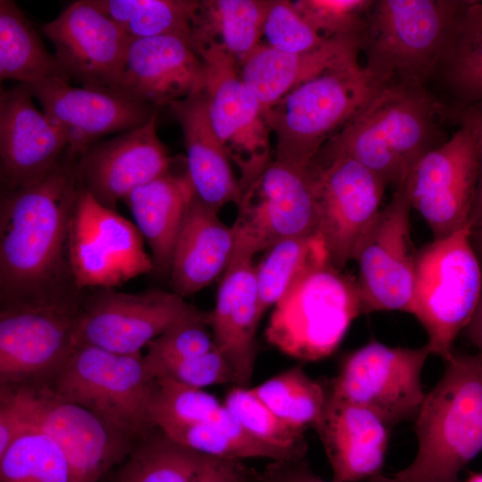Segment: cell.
I'll use <instances>...</instances> for the list:
<instances>
[{
	"label": "cell",
	"instance_id": "1",
	"mask_svg": "<svg viewBox=\"0 0 482 482\" xmlns=\"http://www.w3.org/2000/svg\"><path fill=\"white\" fill-rule=\"evenodd\" d=\"M77 162L66 151L42 179L1 192L0 303L74 284L68 243L81 189Z\"/></svg>",
	"mask_w": 482,
	"mask_h": 482
},
{
	"label": "cell",
	"instance_id": "2",
	"mask_svg": "<svg viewBox=\"0 0 482 482\" xmlns=\"http://www.w3.org/2000/svg\"><path fill=\"white\" fill-rule=\"evenodd\" d=\"M449 111L425 85L394 79L313 160L349 157L396 187L425 154L449 137Z\"/></svg>",
	"mask_w": 482,
	"mask_h": 482
},
{
	"label": "cell",
	"instance_id": "3",
	"mask_svg": "<svg viewBox=\"0 0 482 482\" xmlns=\"http://www.w3.org/2000/svg\"><path fill=\"white\" fill-rule=\"evenodd\" d=\"M415 417L418 452L406 468L369 482H459L482 452V358L454 353Z\"/></svg>",
	"mask_w": 482,
	"mask_h": 482
},
{
	"label": "cell",
	"instance_id": "4",
	"mask_svg": "<svg viewBox=\"0 0 482 482\" xmlns=\"http://www.w3.org/2000/svg\"><path fill=\"white\" fill-rule=\"evenodd\" d=\"M386 84L356 59L287 93L264 110L276 137L275 160L297 166L310 164Z\"/></svg>",
	"mask_w": 482,
	"mask_h": 482
},
{
	"label": "cell",
	"instance_id": "5",
	"mask_svg": "<svg viewBox=\"0 0 482 482\" xmlns=\"http://www.w3.org/2000/svg\"><path fill=\"white\" fill-rule=\"evenodd\" d=\"M466 0H374L362 33L364 67L385 83L434 78Z\"/></svg>",
	"mask_w": 482,
	"mask_h": 482
},
{
	"label": "cell",
	"instance_id": "6",
	"mask_svg": "<svg viewBox=\"0 0 482 482\" xmlns=\"http://www.w3.org/2000/svg\"><path fill=\"white\" fill-rule=\"evenodd\" d=\"M82 292L71 284L0 303V386L52 378L76 345Z\"/></svg>",
	"mask_w": 482,
	"mask_h": 482
},
{
	"label": "cell",
	"instance_id": "7",
	"mask_svg": "<svg viewBox=\"0 0 482 482\" xmlns=\"http://www.w3.org/2000/svg\"><path fill=\"white\" fill-rule=\"evenodd\" d=\"M152 381L141 353H116L76 344L57 372L43 385L138 441L155 428L150 414Z\"/></svg>",
	"mask_w": 482,
	"mask_h": 482
},
{
	"label": "cell",
	"instance_id": "8",
	"mask_svg": "<svg viewBox=\"0 0 482 482\" xmlns=\"http://www.w3.org/2000/svg\"><path fill=\"white\" fill-rule=\"evenodd\" d=\"M482 292V263L470 224L426 245L416 253L410 313L425 328L430 353L446 359L470 321Z\"/></svg>",
	"mask_w": 482,
	"mask_h": 482
},
{
	"label": "cell",
	"instance_id": "9",
	"mask_svg": "<svg viewBox=\"0 0 482 482\" xmlns=\"http://www.w3.org/2000/svg\"><path fill=\"white\" fill-rule=\"evenodd\" d=\"M360 314L356 278L330 263L306 276L275 304L265 335L291 357L318 361L337 348Z\"/></svg>",
	"mask_w": 482,
	"mask_h": 482
},
{
	"label": "cell",
	"instance_id": "10",
	"mask_svg": "<svg viewBox=\"0 0 482 482\" xmlns=\"http://www.w3.org/2000/svg\"><path fill=\"white\" fill-rule=\"evenodd\" d=\"M0 397L13 406L26 425L43 432L60 447L73 482H101L137 442L43 384L0 386Z\"/></svg>",
	"mask_w": 482,
	"mask_h": 482
},
{
	"label": "cell",
	"instance_id": "11",
	"mask_svg": "<svg viewBox=\"0 0 482 482\" xmlns=\"http://www.w3.org/2000/svg\"><path fill=\"white\" fill-rule=\"evenodd\" d=\"M237 206L234 256L253 258L282 240L318 233L310 164L271 161L242 191Z\"/></svg>",
	"mask_w": 482,
	"mask_h": 482
},
{
	"label": "cell",
	"instance_id": "12",
	"mask_svg": "<svg viewBox=\"0 0 482 482\" xmlns=\"http://www.w3.org/2000/svg\"><path fill=\"white\" fill-rule=\"evenodd\" d=\"M144 241L135 223L81 187L68 243L70 270L79 289L113 288L154 271Z\"/></svg>",
	"mask_w": 482,
	"mask_h": 482
},
{
	"label": "cell",
	"instance_id": "13",
	"mask_svg": "<svg viewBox=\"0 0 482 482\" xmlns=\"http://www.w3.org/2000/svg\"><path fill=\"white\" fill-rule=\"evenodd\" d=\"M202 312L173 291L124 293L96 288L82 292L76 344L116 353H137L172 326Z\"/></svg>",
	"mask_w": 482,
	"mask_h": 482
},
{
	"label": "cell",
	"instance_id": "14",
	"mask_svg": "<svg viewBox=\"0 0 482 482\" xmlns=\"http://www.w3.org/2000/svg\"><path fill=\"white\" fill-rule=\"evenodd\" d=\"M429 354L427 344L406 348L371 341L345 358L328 393L368 408L390 427L415 419L426 395L421 372Z\"/></svg>",
	"mask_w": 482,
	"mask_h": 482
},
{
	"label": "cell",
	"instance_id": "15",
	"mask_svg": "<svg viewBox=\"0 0 482 482\" xmlns=\"http://www.w3.org/2000/svg\"><path fill=\"white\" fill-rule=\"evenodd\" d=\"M318 233L332 264L342 270L355 256L376 222L387 185L356 162L337 156L312 160Z\"/></svg>",
	"mask_w": 482,
	"mask_h": 482
},
{
	"label": "cell",
	"instance_id": "16",
	"mask_svg": "<svg viewBox=\"0 0 482 482\" xmlns=\"http://www.w3.org/2000/svg\"><path fill=\"white\" fill-rule=\"evenodd\" d=\"M197 54L204 65L203 90L209 119L230 161L240 171L243 191L271 162V131L264 108L242 80L233 56L212 47Z\"/></svg>",
	"mask_w": 482,
	"mask_h": 482
},
{
	"label": "cell",
	"instance_id": "17",
	"mask_svg": "<svg viewBox=\"0 0 482 482\" xmlns=\"http://www.w3.org/2000/svg\"><path fill=\"white\" fill-rule=\"evenodd\" d=\"M458 129L425 154L403 181L411 208L430 229L433 239L470 224L478 180L479 160L470 128Z\"/></svg>",
	"mask_w": 482,
	"mask_h": 482
},
{
	"label": "cell",
	"instance_id": "18",
	"mask_svg": "<svg viewBox=\"0 0 482 482\" xmlns=\"http://www.w3.org/2000/svg\"><path fill=\"white\" fill-rule=\"evenodd\" d=\"M411 209L403 182L381 209L355 256L362 314L411 312L417 253L411 239Z\"/></svg>",
	"mask_w": 482,
	"mask_h": 482
},
{
	"label": "cell",
	"instance_id": "19",
	"mask_svg": "<svg viewBox=\"0 0 482 482\" xmlns=\"http://www.w3.org/2000/svg\"><path fill=\"white\" fill-rule=\"evenodd\" d=\"M28 86L46 115L66 135L67 153L78 159L97 138L137 128L157 112L156 107L112 89L72 87L60 78Z\"/></svg>",
	"mask_w": 482,
	"mask_h": 482
},
{
	"label": "cell",
	"instance_id": "20",
	"mask_svg": "<svg viewBox=\"0 0 482 482\" xmlns=\"http://www.w3.org/2000/svg\"><path fill=\"white\" fill-rule=\"evenodd\" d=\"M42 30L70 79L83 87H112L130 38L90 0L72 3Z\"/></svg>",
	"mask_w": 482,
	"mask_h": 482
},
{
	"label": "cell",
	"instance_id": "21",
	"mask_svg": "<svg viewBox=\"0 0 482 482\" xmlns=\"http://www.w3.org/2000/svg\"><path fill=\"white\" fill-rule=\"evenodd\" d=\"M156 116L95 143L78 159L81 187L103 205L115 210L136 188L170 171L171 158L156 134Z\"/></svg>",
	"mask_w": 482,
	"mask_h": 482
},
{
	"label": "cell",
	"instance_id": "22",
	"mask_svg": "<svg viewBox=\"0 0 482 482\" xmlns=\"http://www.w3.org/2000/svg\"><path fill=\"white\" fill-rule=\"evenodd\" d=\"M204 87V62L190 38L165 35L130 39L111 89L157 108L185 99Z\"/></svg>",
	"mask_w": 482,
	"mask_h": 482
},
{
	"label": "cell",
	"instance_id": "23",
	"mask_svg": "<svg viewBox=\"0 0 482 482\" xmlns=\"http://www.w3.org/2000/svg\"><path fill=\"white\" fill-rule=\"evenodd\" d=\"M26 84L0 95V180L2 192L46 176L68 149V138L33 102Z\"/></svg>",
	"mask_w": 482,
	"mask_h": 482
},
{
	"label": "cell",
	"instance_id": "24",
	"mask_svg": "<svg viewBox=\"0 0 482 482\" xmlns=\"http://www.w3.org/2000/svg\"><path fill=\"white\" fill-rule=\"evenodd\" d=\"M253 258L234 256L222 275L208 325L215 349L227 360L235 386H247L256 358V330L261 320Z\"/></svg>",
	"mask_w": 482,
	"mask_h": 482
},
{
	"label": "cell",
	"instance_id": "25",
	"mask_svg": "<svg viewBox=\"0 0 482 482\" xmlns=\"http://www.w3.org/2000/svg\"><path fill=\"white\" fill-rule=\"evenodd\" d=\"M389 427L363 406L328 393L318 433L336 482H356L378 474L388 445Z\"/></svg>",
	"mask_w": 482,
	"mask_h": 482
},
{
	"label": "cell",
	"instance_id": "26",
	"mask_svg": "<svg viewBox=\"0 0 482 482\" xmlns=\"http://www.w3.org/2000/svg\"><path fill=\"white\" fill-rule=\"evenodd\" d=\"M362 34L328 39L319 47L287 54L259 44L242 62L240 77L264 110L328 70L359 59Z\"/></svg>",
	"mask_w": 482,
	"mask_h": 482
},
{
	"label": "cell",
	"instance_id": "27",
	"mask_svg": "<svg viewBox=\"0 0 482 482\" xmlns=\"http://www.w3.org/2000/svg\"><path fill=\"white\" fill-rule=\"evenodd\" d=\"M236 234L218 212L193 198L177 237L170 268L172 291L185 297L209 286L229 268Z\"/></svg>",
	"mask_w": 482,
	"mask_h": 482
},
{
	"label": "cell",
	"instance_id": "28",
	"mask_svg": "<svg viewBox=\"0 0 482 482\" xmlns=\"http://www.w3.org/2000/svg\"><path fill=\"white\" fill-rule=\"evenodd\" d=\"M169 106L182 129L187 174L196 196L217 212L229 203L237 205L241 187L212 127L204 90Z\"/></svg>",
	"mask_w": 482,
	"mask_h": 482
},
{
	"label": "cell",
	"instance_id": "29",
	"mask_svg": "<svg viewBox=\"0 0 482 482\" xmlns=\"http://www.w3.org/2000/svg\"><path fill=\"white\" fill-rule=\"evenodd\" d=\"M194 187L187 172L171 171L136 188L125 199L134 223L149 246L154 271L169 274L174 245Z\"/></svg>",
	"mask_w": 482,
	"mask_h": 482
},
{
	"label": "cell",
	"instance_id": "30",
	"mask_svg": "<svg viewBox=\"0 0 482 482\" xmlns=\"http://www.w3.org/2000/svg\"><path fill=\"white\" fill-rule=\"evenodd\" d=\"M270 0H196L190 41L196 51L216 48L242 62L259 44Z\"/></svg>",
	"mask_w": 482,
	"mask_h": 482
},
{
	"label": "cell",
	"instance_id": "31",
	"mask_svg": "<svg viewBox=\"0 0 482 482\" xmlns=\"http://www.w3.org/2000/svg\"><path fill=\"white\" fill-rule=\"evenodd\" d=\"M60 78L70 81L55 55L12 0L0 1V79L34 84Z\"/></svg>",
	"mask_w": 482,
	"mask_h": 482
},
{
	"label": "cell",
	"instance_id": "32",
	"mask_svg": "<svg viewBox=\"0 0 482 482\" xmlns=\"http://www.w3.org/2000/svg\"><path fill=\"white\" fill-rule=\"evenodd\" d=\"M435 77L463 107L482 102V0H466Z\"/></svg>",
	"mask_w": 482,
	"mask_h": 482
},
{
	"label": "cell",
	"instance_id": "33",
	"mask_svg": "<svg viewBox=\"0 0 482 482\" xmlns=\"http://www.w3.org/2000/svg\"><path fill=\"white\" fill-rule=\"evenodd\" d=\"M209 457L155 427L136 443L112 482H198Z\"/></svg>",
	"mask_w": 482,
	"mask_h": 482
},
{
	"label": "cell",
	"instance_id": "34",
	"mask_svg": "<svg viewBox=\"0 0 482 482\" xmlns=\"http://www.w3.org/2000/svg\"><path fill=\"white\" fill-rule=\"evenodd\" d=\"M256 264L261 318L298 282L331 262L320 233L282 240Z\"/></svg>",
	"mask_w": 482,
	"mask_h": 482
},
{
	"label": "cell",
	"instance_id": "35",
	"mask_svg": "<svg viewBox=\"0 0 482 482\" xmlns=\"http://www.w3.org/2000/svg\"><path fill=\"white\" fill-rule=\"evenodd\" d=\"M162 432L177 443L212 457L237 461L255 458L272 461L298 459L252 436L225 405L212 422Z\"/></svg>",
	"mask_w": 482,
	"mask_h": 482
},
{
	"label": "cell",
	"instance_id": "36",
	"mask_svg": "<svg viewBox=\"0 0 482 482\" xmlns=\"http://www.w3.org/2000/svg\"><path fill=\"white\" fill-rule=\"evenodd\" d=\"M130 38L181 35L190 38L196 0H90Z\"/></svg>",
	"mask_w": 482,
	"mask_h": 482
},
{
	"label": "cell",
	"instance_id": "37",
	"mask_svg": "<svg viewBox=\"0 0 482 482\" xmlns=\"http://www.w3.org/2000/svg\"><path fill=\"white\" fill-rule=\"evenodd\" d=\"M260 399L284 422L301 431L314 428L328 398V384L295 366L253 387Z\"/></svg>",
	"mask_w": 482,
	"mask_h": 482
},
{
	"label": "cell",
	"instance_id": "38",
	"mask_svg": "<svg viewBox=\"0 0 482 482\" xmlns=\"http://www.w3.org/2000/svg\"><path fill=\"white\" fill-rule=\"evenodd\" d=\"M0 482H73L60 447L30 426L0 456Z\"/></svg>",
	"mask_w": 482,
	"mask_h": 482
},
{
	"label": "cell",
	"instance_id": "39",
	"mask_svg": "<svg viewBox=\"0 0 482 482\" xmlns=\"http://www.w3.org/2000/svg\"><path fill=\"white\" fill-rule=\"evenodd\" d=\"M223 404L257 440L295 458H304L307 450L304 431L294 428L279 419L253 388L234 386L226 395Z\"/></svg>",
	"mask_w": 482,
	"mask_h": 482
},
{
	"label": "cell",
	"instance_id": "40",
	"mask_svg": "<svg viewBox=\"0 0 482 482\" xmlns=\"http://www.w3.org/2000/svg\"><path fill=\"white\" fill-rule=\"evenodd\" d=\"M215 396L202 389L155 378L152 381L150 414L155 427L170 428L209 423L223 409Z\"/></svg>",
	"mask_w": 482,
	"mask_h": 482
},
{
	"label": "cell",
	"instance_id": "41",
	"mask_svg": "<svg viewBox=\"0 0 482 482\" xmlns=\"http://www.w3.org/2000/svg\"><path fill=\"white\" fill-rule=\"evenodd\" d=\"M213 349L208 312H203L177 323L151 341L146 345L144 364L148 373L160 364L199 356Z\"/></svg>",
	"mask_w": 482,
	"mask_h": 482
},
{
	"label": "cell",
	"instance_id": "42",
	"mask_svg": "<svg viewBox=\"0 0 482 482\" xmlns=\"http://www.w3.org/2000/svg\"><path fill=\"white\" fill-rule=\"evenodd\" d=\"M374 0H297L294 7L325 39L362 34Z\"/></svg>",
	"mask_w": 482,
	"mask_h": 482
},
{
	"label": "cell",
	"instance_id": "43",
	"mask_svg": "<svg viewBox=\"0 0 482 482\" xmlns=\"http://www.w3.org/2000/svg\"><path fill=\"white\" fill-rule=\"evenodd\" d=\"M262 35L269 46L287 54L307 52L328 40L317 34L287 0H270Z\"/></svg>",
	"mask_w": 482,
	"mask_h": 482
},
{
	"label": "cell",
	"instance_id": "44",
	"mask_svg": "<svg viewBox=\"0 0 482 482\" xmlns=\"http://www.w3.org/2000/svg\"><path fill=\"white\" fill-rule=\"evenodd\" d=\"M148 375L151 378H169L198 389L229 383L235 386L231 367L216 349L199 356L160 364L149 370Z\"/></svg>",
	"mask_w": 482,
	"mask_h": 482
},
{
	"label": "cell",
	"instance_id": "45",
	"mask_svg": "<svg viewBox=\"0 0 482 482\" xmlns=\"http://www.w3.org/2000/svg\"><path fill=\"white\" fill-rule=\"evenodd\" d=\"M272 461L262 472H254V482H336L314 474L304 458Z\"/></svg>",
	"mask_w": 482,
	"mask_h": 482
},
{
	"label": "cell",
	"instance_id": "46",
	"mask_svg": "<svg viewBox=\"0 0 482 482\" xmlns=\"http://www.w3.org/2000/svg\"><path fill=\"white\" fill-rule=\"evenodd\" d=\"M198 482H254V470L241 461L210 456Z\"/></svg>",
	"mask_w": 482,
	"mask_h": 482
},
{
	"label": "cell",
	"instance_id": "47",
	"mask_svg": "<svg viewBox=\"0 0 482 482\" xmlns=\"http://www.w3.org/2000/svg\"><path fill=\"white\" fill-rule=\"evenodd\" d=\"M457 118L470 128L478 154V180L470 220V224H472L482 218V102L462 107Z\"/></svg>",
	"mask_w": 482,
	"mask_h": 482
},
{
	"label": "cell",
	"instance_id": "48",
	"mask_svg": "<svg viewBox=\"0 0 482 482\" xmlns=\"http://www.w3.org/2000/svg\"><path fill=\"white\" fill-rule=\"evenodd\" d=\"M27 427L13 406L6 399L0 397V456Z\"/></svg>",
	"mask_w": 482,
	"mask_h": 482
},
{
	"label": "cell",
	"instance_id": "49",
	"mask_svg": "<svg viewBox=\"0 0 482 482\" xmlns=\"http://www.w3.org/2000/svg\"><path fill=\"white\" fill-rule=\"evenodd\" d=\"M465 329L466 336L478 349V354L482 358V292L476 311Z\"/></svg>",
	"mask_w": 482,
	"mask_h": 482
},
{
	"label": "cell",
	"instance_id": "50",
	"mask_svg": "<svg viewBox=\"0 0 482 482\" xmlns=\"http://www.w3.org/2000/svg\"><path fill=\"white\" fill-rule=\"evenodd\" d=\"M470 239L482 263V218L470 224Z\"/></svg>",
	"mask_w": 482,
	"mask_h": 482
},
{
	"label": "cell",
	"instance_id": "51",
	"mask_svg": "<svg viewBox=\"0 0 482 482\" xmlns=\"http://www.w3.org/2000/svg\"><path fill=\"white\" fill-rule=\"evenodd\" d=\"M465 482H482V473H470Z\"/></svg>",
	"mask_w": 482,
	"mask_h": 482
}]
</instances>
